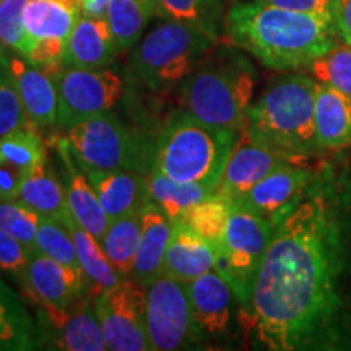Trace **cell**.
<instances>
[{"label":"cell","instance_id":"obj_1","mask_svg":"<svg viewBox=\"0 0 351 351\" xmlns=\"http://www.w3.org/2000/svg\"><path fill=\"white\" fill-rule=\"evenodd\" d=\"M241 326L270 351H351V169L320 161L274 226Z\"/></svg>","mask_w":351,"mask_h":351},{"label":"cell","instance_id":"obj_2","mask_svg":"<svg viewBox=\"0 0 351 351\" xmlns=\"http://www.w3.org/2000/svg\"><path fill=\"white\" fill-rule=\"evenodd\" d=\"M225 32L232 46L280 72L307 69L340 41L330 20L257 0L234 3L226 15Z\"/></svg>","mask_w":351,"mask_h":351},{"label":"cell","instance_id":"obj_3","mask_svg":"<svg viewBox=\"0 0 351 351\" xmlns=\"http://www.w3.org/2000/svg\"><path fill=\"white\" fill-rule=\"evenodd\" d=\"M317 86L319 82L306 73L278 77L251 104L243 129L295 160L322 155L315 137Z\"/></svg>","mask_w":351,"mask_h":351},{"label":"cell","instance_id":"obj_4","mask_svg":"<svg viewBox=\"0 0 351 351\" xmlns=\"http://www.w3.org/2000/svg\"><path fill=\"white\" fill-rule=\"evenodd\" d=\"M256 67L228 46H215L181 85L184 111L205 124L241 130L254 103Z\"/></svg>","mask_w":351,"mask_h":351},{"label":"cell","instance_id":"obj_5","mask_svg":"<svg viewBox=\"0 0 351 351\" xmlns=\"http://www.w3.org/2000/svg\"><path fill=\"white\" fill-rule=\"evenodd\" d=\"M239 132L205 124L184 109L174 112L156 137L153 169L217 191Z\"/></svg>","mask_w":351,"mask_h":351},{"label":"cell","instance_id":"obj_6","mask_svg":"<svg viewBox=\"0 0 351 351\" xmlns=\"http://www.w3.org/2000/svg\"><path fill=\"white\" fill-rule=\"evenodd\" d=\"M217 43V34L199 26L165 20L134 46L130 73L153 91H169L182 85Z\"/></svg>","mask_w":351,"mask_h":351},{"label":"cell","instance_id":"obj_7","mask_svg":"<svg viewBox=\"0 0 351 351\" xmlns=\"http://www.w3.org/2000/svg\"><path fill=\"white\" fill-rule=\"evenodd\" d=\"M65 132L80 168L127 169L143 176L155 168L156 138L124 124L112 111L78 122Z\"/></svg>","mask_w":351,"mask_h":351},{"label":"cell","instance_id":"obj_8","mask_svg":"<svg viewBox=\"0 0 351 351\" xmlns=\"http://www.w3.org/2000/svg\"><path fill=\"white\" fill-rule=\"evenodd\" d=\"M271 234L274 225L269 219L232 205L225 238L217 249L215 270L230 283L244 309L251 302L254 283Z\"/></svg>","mask_w":351,"mask_h":351},{"label":"cell","instance_id":"obj_9","mask_svg":"<svg viewBox=\"0 0 351 351\" xmlns=\"http://www.w3.org/2000/svg\"><path fill=\"white\" fill-rule=\"evenodd\" d=\"M57 127L69 130L90 117L111 112L124 93V82L106 69L62 67L54 75Z\"/></svg>","mask_w":351,"mask_h":351},{"label":"cell","instance_id":"obj_10","mask_svg":"<svg viewBox=\"0 0 351 351\" xmlns=\"http://www.w3.org/2000/svg\"><path fill=\"white\" fill-rule=\"evenodd\" d=\"M147 335L153 351H173L204 341L192 315L187 283L161 275L147 287Z\"/></svg>","mask_w":351,"mask_h":351},{"label":"cell","instance_id":"obj_11","mask_svg":"<svg viewBox=\"0 0 351 351\" xmlns=\"http://www.w3.org/2000/svg\"><path fill=\"white\" fill-rule=\"evenodd\" d=\"M108 350L148 351L147 288L132 278L106 288L93 300Z\"/></svg>","mask_w":351,"mask_h":351},{"label":"cell","instance_id":"obj_12","mask_svg":"<svg viewBox=\"0 0 351 351\" xmlns=\"http://www.w3.org/2000/svg\"><path fill=\"white\" fill-rule=\"evenodd\" d=\"M82 16L78 0H28L23 25L29 39L25 59L47 72L64 67L69 38Z\"/></svg>","mask_w":351,"mask_h":351},{"label":"cell","instance_id":"obj_13","mask_svg":"<svg viewBox=\"0 0 351 351\" xmlns=\"http://www.w3.org/2000/svg\"><path fill=\"white\" fill-rule=\"evenodd\" d=\"M38 350L106 351L103 330L91 296L70 309L36 302Z\"/></svg>","mask_w":351,"mask_h":351},{"label":"cell","instance_id":"obj_14","mask_svg":"<svg viewBox=\"0 0 351 351\" xmlns=\"http://www.w3.org/2000/svg\"><path fill=\"white\" fill-rule=\"evenodd\" d=\"M319 163L313 165L311 161H304L282 166L257 182L247 194L232 202V205L269 219L275 226L302 199L314 182Z\"/></svg>","mask_w":351,"mask_h":351},{"label":"cell","instance_id":"obj_15","mask_svg":"<svg viewBox=\"0 0 351 351\" xmlns=\"http://www.w3.org/2000/svg\"><path fill=\"white\" fill-rule=\"evenodd\" d=\"M291 163H304L295 158L275 150L270 145L254 138L247 130L241 129L238 142L232 148L221 181L217 187V194L231 200L247 194L251 189L267 178L275 169Z\"/></svg>","mask_w":351,"mask_h":351},{"label":"cell","instance_id":"obj_16","mask_svg":"<svg viewBox=\"0 0 351 351\" xmlns=\"http://www.w3.org/2000/svg\"><path fill=\"white\" fill-rule=\"evenodd\" d=\"M192 315L204 340L230 339L234 333V322H241L243 306L230 283L217 270L199 276L187 285Z\"/></svg>","mask_w":351,"mask_h":351},{"label":"cell","instance_id":"obj_17","mask_svg":"<svg viewBox=\"0 0 351 351\" xmlns=\"http://www.w3.org/2000/svg\"><path fill=\"white\" fill-rule=\"evenodd\" d=\"M0 69L10 78L23 104L29 125H57V86L46 69L38 67L16 52L0 47Z\"/></svg>","mask_w":351,"mask_h":351},{"label":"cell","instance_id":"obj_18","mask_svg":"<svg viewBox=\"0 0 351 351\" xmlns=\"http://www.w3.org/2000/svg\"><path fill=\"white\" fill-rule=\"evenodd\" d=\"M20 283L34 302L62 309L77 306L88 296L93 298L85 274L69 269L39 251L32 254Z\"/></svg>","mask_w":351,"mask_h":351},{"label":"cell","instance_id":"obj_19","mask_svg":"<svg viewBox=\"0 0 351 351\" xmlns=\"http://www.w3.org/2000/svg\"><path fill=\"white\" fill-rule=\"evenodd\" d=\"M82 169L111 221L142 212L152 202L147 176L127 169Z\"/></svg>","mask_w":351,"mask_h":351},{"label":"cell","instance_id":"obj_20","mask_svg":"<svg viewBox=\"0 0 351 351\" xmlns=\"http://www.w3.org/2000/svg\"><path fill=\"white\" fill-rule=\"evenodd\" d=\"M54 148L64 166V184L70 213L86 231H90L99 241L106 232L111 219L101 207L93 186L88 181L86 174L83 173L70 152L67 138H57Z\"/></svg>","mask_w":351,"mask_h":351},{"label":"cell","instance_id":"obj_21","mask_svg":"<svg viewBox=\"0 0 351 351\" xmlns=\"http://www.w3.org/2000/svg\"><path fill=\"white\" fill-rule=\"evenodd\" d=\"M217 251L207 239L181 221H176L163 262V275L182 283L194 282L215 270Z\"/></svg>","mask_w":351,"mask_h":351},{"label":"cell","instance_id":"obj_22","mask_svg":"<svg viewBox=\"0 0 351 351\" xmlns=\"http://www.w3.org/2000/svg\"><path fill=\"white\" fill-rule=\"evenodd\" d=\"M117 54L119 51L108 20L80 16L69 38L64 67L106 69Z\"/></svg>","mask_w":351,"mask_h":351},{"label":"cell","instance_id":"obj_23","mask_svg":"<svg viewBox=\"0 0 351 351\" xmlns=\"http://www.w3.org/2000/svg\"><path fill=\"white\" fill-rule=\"evenodd\" d=\"M173 226L174 221H171L168 215L155 202H150L143 208L142 236L130 278L143 285L145 288L163 275V262Z\"/></svg>","mask_w":351,"mask_h":351},{"label":"cell","instance_id":"obj_24","mask_svg":"<svg viewBox=\"0 0 351 351\" xmlns=\"http://www.w3.org/2000/svg\"><path fill=\"white\" fill-rule=\"evenodd\" d=\"M315 137L322 153L351 148V99L320 82L315 93Z\"/></svg>","mask_w":351,"mask_h":351},{"label":"cell","instance_id":"obj_25","mask_svg":"<svg viewBox=\"0 0 351 351\" xmlns=\"http://www.w3.org/2000/svg\"><path fill=\"white\" fill-rule=\"evenodd\" d=\"M19 200L43 217L59 219L62 223L70 215L64 179L59 178V173L47 156L26 173Z\"/></svg>","mask_w":351,"mask_h":351},{"label":"cell","instance_id":"obj_26","mask_svg":"<svg viewBox=\"0 0 351 351\" xmlns=\"http://www.w3.org/2000/svg\"><path fill=\"white\" fill-rule=\"evenodd\" d=\"M64 225L67 226L70 236H72L78 262H80L83 274H85L88 283H90V291H95V298L103 289L116 287L117 283L124 280L108 258L99 241L90 231H86L72 217V213L64 219Z\"/></svg>","mask_w":351,"mask_h":351},{"label":"cell","instance_id":"obj_27","mask_svg":"<svg viewBox=\"0 0 351 351\" xmlns=\"http://www.w3.org/2000/svg\"><path fill=\"white\" fill-rule=\"evenodd\" d=\"M38 350L36 326L16 293L0 280V351Z\"/></svg>","mask_w":351,"mask_h":351},{"label":"cell","instance_id":"obj_28","mask_svg":"<svg viewBox=\"0 0 351 351\" xmlns=\"http://www.w3.org/2000/svg\"><path fill=\"white\" fill-rule=\"evenodd\" d=\"M147 181L152 202H155L174 223L179 221L189 208L217 192L215 189L200 184L178 182L155 169L147 176Z\"/></svg>","mask_w":351,"mask_h":351},{"label":"cell","instance_id":"obj_29","mask_svg":"<svg viewBox=\"0 0 351 351\" xmlns=\"http://www.w3.org/2000/svg\"><path fill=\"white\" fill-rule=\"evenodd\" d=\"M153 16H156L155 0H111L106 20L117 51L124 52L134 47Z\"/></svg>","mask_w":351,"mask_h":351},{"label":"cell","instance_id":"obj_30","mask_svg":"<svg viewBox=\"0 0 351 351\" xmlns=\"http://www.w3.org/2000/svg\"><path fill=\"white\" fill-rule=\"evenodd\" d=\"M142 212L112 219L103 238L99 239L108 258L122 278H130L134 269L142 236Z\"/></svg>","mask_w":351,"mask_h":351},{"label":"cell","instance_id":"obj_31","mask_svg":"<svg viewBox=\"0 0 351 351\" xmlns=\"http://www.w3.org/2000/svg\"><path fill=\"white\" fill-rule=\"evenodd\" d=\"M231 210V200L215 192L208 199L189 208L179 221L191 228L204 239H207L217 251L223 238H225Z\"/></svg>","mask_w":351,"mask_h":351},{"label":"cell","instance_id":"obj_32","mask_svg":"<svg viewBox=\"0 0 351 351\" xmlns=\"http://www.w3.org/2000/svg\"><path fill=\"white\" fill-rule=\"evenodd\" d=\"M155 12L161 20L199 26L218 36L223 0H155Z\"/></svg>","mask_w":351,"mask_h":351},{"label":"cell","instance_id":"obj_33","mask_svg":"<svg viewBox=\"0 0 351 351\" xmlns=\"http://www.w3.org/2000/svg\"><path fill=\"white\" fill-rule=\"evenodd\" d=\"M307 70L315 80L335 88L351 99V44L339 41Z\"/></svg>","mask_w":351,"mask_h":351},{"label":"cell","instance_id":"obj_34","mask_svg":"<svg viewBox=\"0 0 351 351\" xmlns=\"http://www.w3.org/2000/svg\"><path fill=\"white\" fill-rule=\"evenodd\" d=\"M36 247L39 252L64 263L69 269L83 274L72 236H70L67 226L62 221H59V219L43 217V215L39 217Z\"/></svg>","mask_w":351,"mask_h":351},{"label":"cell","instance_id":"obj_35","mask_svg":"<svg viewBox=\"0 0 351 351\" xmlns=\"http://www.w3.org/2000/svg\"><path fill=\"white\" fill-rule=\"evenodd\" d=\"M46 156V147L41 137L28 125L20 127L0 138V158L25 174Z\"/></svg>","mask_w":351,"mask_h":351},{"label":"cell","instance_id":"obj_36","mask_svg":"<svg viewBox=\"0 0 351 351\" xmlns=\"http://www.w3.org/2000/svg\"><path fill=\"white\" fill-rule=\"evenodd\" d=\"M39 215L20 200H0V228L19 239L32 252H36Z\"/></svg>","mask_w":351,"mask_h":351},{"label":"cell","instance_id":"obj_37","mask_svg":"<svg viewBox=\"0 0 351 351\" xmlns=\"http://www.w3.org/2000/svg\"><path fill=\"white\" fill-rule=\"evenodd\" d=\"M28 0H0V47L26 57L29 39L23 25V10Z\"/></svg>","mask_w":351,"mask_h":351},{"label":"cell","instance_id":"obj_38","mask_svg":"<svg viewBox=\"0 0 351 351\" xmlns=\"http://www.w3.org/2000/svg\"><path fill=\"white\" fill-rule=\"evenodd\" d=\"M28 124L15 86L7 73L0 69V138Z\"/></svg>","mask_w":351,"mask_h":351},{"label":"cell","instance_id":"obj_39","mask_svg":"<svg viewBox=\"0 0 351 351\" xmlns=\"http://www.w3.org/2000/svg\"><path fill=\"white\" fill-rule=\"evenodd\" d=\"M32 254L33 252L25 244H21L19 239L0 228V270L16 276L20 282Z\"/></svg>","mask_w":351,"mask_h":351},{"label":"cell","instance_id":"obj_40","mask_svg":"<svg viewBox=\"0 0 351 351\" xmlns=\"http://www.w3.org/2000/svg\"><path fill=\"white\" fill-rule=\"evenodd\" d=\"M261 3L267 5H274L285 10L307 13V15H315L320 19L333 20V13H335V0H257Z\"/></svg>","mask_w":351,"mask_h":351},{"label":"cell","instance_id":"obj_41","mask_svg":"<svg viewBox=\"0 0 351 351\" xmlns=\"http://www.w3.org/2000/svg\"><path fill=\"white\" fill-rule=\"evenodd\" d=\"M25 176L23 171L0 158V200H19Z\"/></svg>","mask_w":351,"mask_h":351},{"label":"cell","instance_id":"obj_42","mask_svg":"<svg viewBox=\"0 0 351 351\" xmlns=\"http://www.w3.org/2000/svg\"><path fill=\"white\" fill-rule=\"evenodd\" d=\"M333 20L341 41L351 44V0H335Z\"/></svg>","mask_w":351,"mask_h":351},{"label":"cell","instance_id":"obj_43","mask_svg":"<svg viewBox=\"0 0 351 351\" xmlns=\"http://www.w3.org/2000/svg\"><path fill=\"white\" fill-rule=\"evenodd\" d=\"M109 2L111 0H78V5H80L82 16L106 20Z\"/></svg>","mask_w":351,"mask_h":351}]
</instances>
